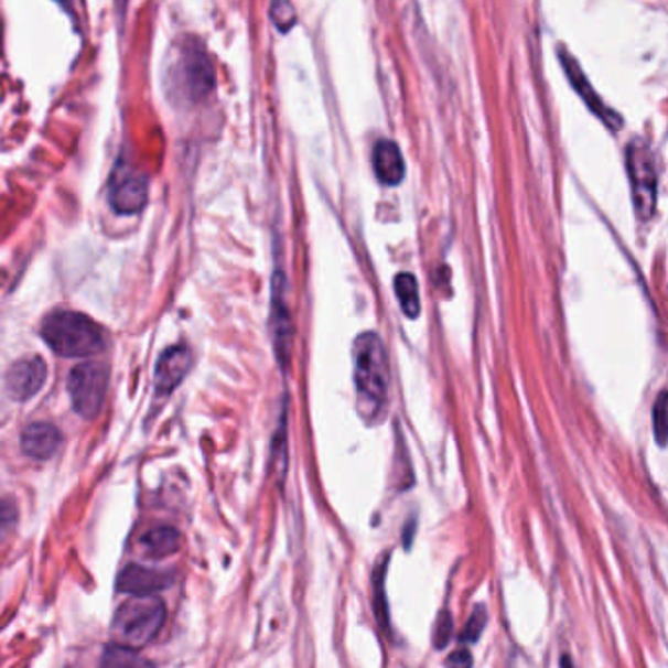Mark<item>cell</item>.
Returning <instances> with one entry per match:
<instances>
[{
  "label": "cell",
  "mask_w": 668,
  "mask_h": 668,
  "mask_svg": "<svg viewBox=\"0 0 668 668\" xmlns=\"http://www.w3.org/2000/svg\"><path fill=\"white\" fill-rule=\"evenodd\" d=\"M451 632H453V619L449 612H441L438 617V624H435V632H433V645L438 649H445L448 643L451 642Z\"/></svg>",
  "instance_id": "23"
},
{
  "label": "cell",
  "mask_w": 668,
  "mask_h": 668,
  "mask_svg": "<svg viewBox=\"0 0 668 668\" xmlns=\"http://www.w3.org/2000/svg\"><path fill=\"white\" fill-rule=\"evenodd\" d=\"M110 385V369L103 363H80L71 370L67 378L73 410L85 420L97 418L105 405L106 392Z\"/></svg>",
  "instance_id": "6"
},
{
  "label": "cell",
  "mask_w": 668,
  "mask_h": 668,
  "mask_svg": "<svg viewBox=\"0 0 668 668\" xmlns=\"http://www.w3.org/2000/svg\"><path fill=\"white\" fill-rule=\"evenodd\" d=\"M448 668H473V653L468 649H457L451 653L448 659Z\"/></svg>",
  "instance_id": "24"
},
{
  "label": "cell",
  "mask_w": 668,
  "mask_h": 668,
  "mask_svg": "<svg viewBox=\"0 0 668 668\" xmlns=\"http://www.w3.org/2000/svg\"><path fill=\"white\" fill-rule=\"evenodd\" d=\"M561 60H563L564 71H567V75H569V79H571L572 87L577 88V93H579L582 100L589 105L590 110L599 116L602 122H606V126H610L612 130H617L619 123H624V120H622L612 108H607V106L600 100L599 93L594 90V87H592L589 80H586V77H584V73H582L579 62H577L574 57H571L569 53L564 52V50H561Z\"/></svg>",
  "instance_id": "12"
},
{
  "label": "cell",
  "mask_w": 668,
  "mask_h": 668,
  "mask_svg": "<svg viewBox=\"0 0 668 668\" xmlns=\"http://www.w3.org/2000/svg\"><path fill=\"white\" fill-rule=\"evenodd\" d=\"M375 614H377L378 624L388 632L390 629V619H388L387 599H385V569L375 571Z\"/></svg>",
  "instance_id": "19"
},
{
  "label": "cell",
  "mask_w": 668,
  "mask_h": 668,
  "mask_svg": "<svg viewBox=\"0 0 668 668\" xmlns=\"http://www.w3.org/2000/svg\"><path fill=\"white\" fill-rule=\"evenodd\" d=\"M271 20H273L274 26L281 30L282 34L289 32L297 24L294 7L289 2H274V4H271Z\"/></svg>",
  "instance_id": "21"
},
{
  "label": "cell",
  "mask_w": 668,
  "mask_h": 668,
  "mask_svg": "<svg viewBox=\"0 0 668 668\" xmlns=\"http://www.w3.org/2000/svg\"><path fill=\"white\" fill-rule=\"evenodd\" d=\"M284 274L277 271L273 277V294H271V335H273L274 355L282 369L289 367L292 353V320L289 304L284 300Z\"/></svg>",
  "instance_id": "7"
},
{
  "label": "cell",
  "mask_w": 668,
  "mask_h": 668,
  "mask_svg": "<svg viewBox=\"0 0 668 668\" xmlns=\"http://www.w3.org/2000/svg\"><path fill=\"white\" fill-rule=\"evenodd\" d=\"M510 668H536L534 667V662L526 657V655H521V653H514V657L510 659Z\"/></svg>",
  "instance_id": "25"
},
{
  "label": "cell",
  "mask_w": 668,
  "mask_h": 668,
  "mask_svg": "<svg viewBox=\"0 0 668 668\" xmlns=\"http://www.w3.org/2000/svg\"><path fill=\"white\" fill-rule=\"evenodd\" d=\"M100 668H153L151 662L143 659L140 653L132 651V649H123L118 645H108L106 647L103 660H100Z\"/></svg>",
  "instance_id": "17"
},
{
  "label": "cell",
  "mask_w": 668,
  "mask_h": 668,
  "mask_svg": "<svg viewBox=\"0 0 668 668\" xmlns=\"http://www.w3.org/2000/svg\"><path fill=\"white\" fill-rule=\"evenodd\" d=\"M168 607L158 596H133L118 606L110 625L112 643L123 649L140 651L158 637L165 624Z\"/></svg>",
  "instance_id": "3"
},
{
  "label": "cell",
  "mask_w": 668,
  "mask_h": 668,
  "mask_svg": "<svg viewBox=\"0 0 668 668\" xmlns=\"http://www.w3.org/2000/svg\"><path fill=\"white\" fill-rule=\"evenodd\" d=\"M148 194H150L148 176L138 173L120 176L116 173L110 204L118 214H138L148 203Z\"/></svg>",
  "instance_id": "11"
},
{
  "label": "cell",
  "mask_w": 668,
  "mask_h": 668,
  "mask_svg": "<svg viewBox=\"0 0 668 668\" xmlns=\"http://www.w3.org/2000/svg\"><path fill=\"white\" fill-rule=\"evenodd\" d=\"M42 337L53 352L67 359H85L105 349L103 330L79 312H53L42 324Z\"/></svg>",
  "instance_id": "2"
},
{
  "label": "cell",
  "mask_w": 668,
  "mask_h": 668,
  "mask_svg": "<svg viewBox=\"0 0 668 668\" xmlns=\"http://www.w3.org/2000/svg\"><path fill=\"white\" fill-rule=\"evenodd\" d=\"M47 380V365L42 357H26L10 367L4 378L7 392L18 402H26L44 388Z\"/></svg>",
  "instance_id": "8"
},
{
  "label": "cell",
  "mask_w": 668,
  "mask_h": 668,
  "mask_svg": "<svg viewBox=\"0 0 668 668\" xmlns=\"http://www.w3.org/2000/svg\"><path fill=\"white\" fill-rule=\"evenodd\" d=\"M486 622H488L486 607H484L483 604H478V606L475 607V612H473V616L468 617V622H466L465 632L461 635V642H478L481 635H483L484 627H486Z\"/></svg>",
  "instance_id": "20"
},
{
  "label": "cell",
  "mask_w": 668,
  "mask_h": 668,
  "mask_svg": "<svg viewBox=\"0 0 668 668\" xmlns=\"http://www.w3.org/2000/svg\"><path fill=\"white\" fill-rule=\"evenodd\" d=\"M18 508L14 500L10 498H0V541L7 539L17 528Z\"/></svg>",
  "instance_id": "22"
},
{
  "label": "cell",
  "mask_w": 668,
  "mask_h": 668,
  "mask_svg": "<svg viewBox=\"0 0 668 668\" xmlns=\"http://www.w3.org/2000/svg\"><path fill=\"white\" fill-rule=\"evenodd\" d=\"M373 169L378 183L398 186L406 176V163L398 143L392 140H378L373 148Z\"/></svg>",
  "instance_id": "14"
},
{
  "label": "cell",
  "mask_w": 668,
  "mask_h": 668,
  "mask_svg": "<svg viewBox=\"0 0 668 668\" xmlns=\"http://www.w3.org/2000/svg\"><path fill=\"white\" fill-rule=\"evenodd\" d=\"M191 367H193V355L185 345H175L161 353L155 365V390L159 395L173 392L183 383Z\"/></svg>",
  "instance_id": "10"
},
{
  "label": "cell",
  "mask_w": 668,
  "mask_h": 668,
  "mask_svg": "<svg viewBox=\"0 0 668 668\" xmlns=\"http://www.w3.org/2000/svg\"><path fill=\"white\" fill-rule=\"evenodd\" d=\"M169 80L173 85L176 97H183L188 103H201L208 97L214 88V67L203 44L194 37H188L185 44L176 47L175 62L171 63Z\"/></svg>",
  "instance_id": "4"
},
{
  "label": "cell",
  "mask_w": 668,
  "mask_h": 668,
  "mask_svg": "<svg viewBox=\"0 0 668 668\" xmlns=\"http://www.w3.org/2000/svg\"><path fill=\"white\" fill-rule=\"evenodd\" d=\"M355 408L367 425L383 422L388 405V355L380 335L363 332L353 342Z\"/></svg>",
  "instance_id": "1"
},
{
  "label": "cell",
  "mask_w": 668,
  "mask_h": 668,
  "mask_svg": "<svg viewBox=\"0 0 668 668\" xmlns=\"http://www.w3.org/2000/svg\"><path fill=\"white\" fill-rule=\"evenodd\" d=\"M175 582L171 572L153 571L141 564H128L116 579L118 592H126L132 596H155L158 592L168 590Z\"/></svg>",
  "instance_id": "9"
},
{
  "label": "cell",
  "mask_w": 668,
  "mask_h": 668,
  "mask_svg": "<svg viewBox=\"0 0 668 668\" xmlns=\"http://www.w3.org/2000/svg\"><path fill=\"white\" fill-rule=\"evenodd\" d=\"M181 546H183V536L179 534V529L169 526L151 529L141 537V547L151 559H165L169 554H175Z\"/></svg>",
  "instance_id": "15"
},
{
  "label": "cell",
  "mask_w": 668,
  "mask_h": 668,
  "mask_svg": "<svg viewBox=\"0 0 668 668\" xmlns=\"http://www.w3.org/2000/svg\"><path fill=\"white\" fill-rule=\"evenodd\" d=\"M20 445L28 457L45 461L52 459L63 445V433L53 423H30L20 435Z\"/></svg>",
  "instance_id": "13"
},
{
  "label": "cell",
  "mask_w": 668,
  "mask_h": 668,
  "mask_svg": "<svg viewBox=\"0 0 668 668\" xmlns=\"http://www.w3.org/2000/svg\"><path fill=\"white\" fill-rule=\"evenodd\" d=\"M627 176L632 185L635 214L642 222L651 220L657 212V194H659V175L655 168V155L651 146L645 140L629 141L625 151Z\"/></svg>",
  "instance_id": "5"
},
{
  "label": "cell",
  "mask_w": 668,
  "mask_h": 668,
  "mask_svg": "<svg viewBox=\"0 0 668 668\" xmlns=\"http://www.w3.org/2000/svg\"><path fill=\"white\" fill-rule=\"evenodd\" d=\"M561 668H574V665H572V660L569 659L567 655H564L563 659H561Z\"/></svg>",
  "instance_id": "26"
},
{
  "label": "cell",
  "mask_w": 668,
  "mask_h": 668,
  "mask_svg": "<svg viewBox=\"0 0 668 668\" xmlns=\"http://www.w3.org/2000/svg\"><path fill=\"white\" fill-rule=\"evenodd\" d=\"M653 431L659 448L667 443V390H660L657 402L653 406Z\"/></svg>",
  "instance_id": "18"
},
{
  "label": "cell",
  "mask_w": 668,
  "mask_h": 668,
  "mask_svg": "<svg viewBox=\"0 0 668 668\" xmlns=\"http://www.w3.org/2000/svg\"><path fill=\"white\" fill-rule=\"evenodd\" d=\"M395 294L400 309L410 320H416L422 312L420 287L412 273H398L395 279Z\"/></svg>",
  "instance_id": "16"
}]
</instances>
